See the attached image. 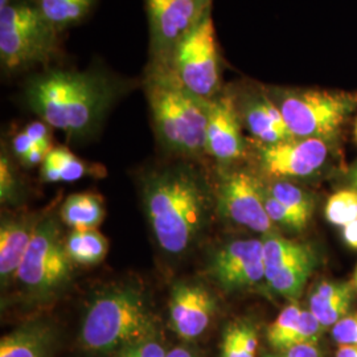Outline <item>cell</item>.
Listing matches in <instances>:
<instances>
[{
    "mask_svg": "<svg viewBox=\"0 0 357 357\" xmlns=\"http://www.w3.org/2000/svg\"><path fill=\"white\" fill-rule=\"evenodd\" d=\"M126 84L101 69H47L26 82L29 110L72 139L91 137Z\"/></svg>",
    "mask_w": 357,
    "mask_h": 357,
    "instance_id": "cell-1",
    "label": "cell"
},
{
    "mask_svg": "<svg viewBox=\"0 0 357 357\" xmlns=\"http://www.w3.org/2000/svg\"><path fill=\"white\" fill-rule=\"evenodd\" d=\"M143 206L155 241L167 255L187 253L208 224L212 196L188 165L165 167L143 180Z\"/></svg>",
    "mask_w": 357,
    "mask_h": 357,
    "instance_id": "cell-2",
    "label": "cell"
},
{
    "mask_svg": "<svg viewBox=\"0 0 357 357\" xmlns=\"http://www.w3.org/2000/svg\"><path fill=\"white\" fill-rule=\"evenodd\" d=\"M156 324V315L141 286L115 284L90 302L79 330V344L94 355L119 354L155 336Z\"/></svg>",
    "mask_w": 357,
    "mask_h": 357,
    "instance_id": "cell-3",
    "label": "cell"
},
{
    "mask_svg": "<svg viewBox=\"0 0 357 357\" xmlns=\"http://www.w3.org/2000/svg\"><path fill=\"white\" fill-rule=\"evenodd\" d=\"M143 86L166 150L185 158L204 155L209 101L185 89L167 64L150 63Z\"/></svg>",
    "mask_w": 357,
    "mask_h": 357,
    "instance_id": "cell-4",
    "label": "cell"
},
{
    "mask_svg": "<svg viewBox=\"0 0 357 357\" xmlns=\"http://www.w3.org/2000/svg\"><path fill=\"white\" fill-rule=\"evenodd\" d=\"M73 277L75 264L66 253L57 218L54 215L43 216L15 283L28 302L47 303L64 293Z\"/></svg>",
    "mask_w": 357,
    "mask_h": 357,
    "instance_id": "cell-5",
    "label": "cell"
},
{
    "mask_svg": "<svg viewBox=\"0 0 357 357\" xmlns=\"http://www.w3.org/2000/svg\"><path fill=\"white\" fill-rule=\"evenodd\" d=\"M60 32L38 13L32 0H13L0 11V63L17 73L47 65L59 54Z\"/></svg>",
    "mask_w": 357,
    "mask_h": 357,
    "instance_id": "cell-6",
    "label": "cell"
},
{
    "mask_svg": "<svg viewBox=\"0 0 357 357\" xmlns=\"http://www.w3.org/2000/svg\"><path fill=\"white\" fill-rule=\"evenodd\" d=\"M270 96L295 138H331L357 107V94L351 93L278 89Z\"/></svg>",
    "mask_w": 357,
    "mask_h": 357,
    "instance_id": "cell-7",
    "label": "cell"
},
{
    "mask_svg": "<svg viewBox=\"0 0 357 357\" xmlns=\"http://www.w3.org/2000/svg\"><path fill=\"white\" fill-rule=\"evenodd\" d=\"M192 94L211 101L221 90V56L211 8L165 63Z\"/></svg>",
    "mask_w": 357,
    "mask_h": 357,
    "instance_id": "cell-8",
    "label": "cell"
},
{
    "mask_svg": "<svg viewBox=\"0 0 357 357\" xmlns=\"http://www.w3.org/2000/svg\"><path fill=\"white\" fill-rule=\"evenodd\" d=\"M151 64H165L178 43L211 8L205 0H144Z\"/></svg>",
    "mask_w": 357,
    "mask_h": 357,
    "instance_id": "cell-9",
    "label": "cell"
},
{
    "mask_svg": "<svg viewBox=\"0 0 357 357\" xmlns=\"http://www.w3.org/2000/svg\"><path fill=\"white\" fill-rule=\"evenodd\" d=\"M220 216L246 229L273 234L274 222L265 208V188L245 171L224 172L216 192Z\"/></svg>",
    "mask_w": 357,
    "mask_h": 357,
    "instance_id": "cell-10",
    "label": "cell"
},
{
    "mask_svg": "<svg viewBox=\"0 0 357 357\" xmlns=\"http://www.w3.org/2000/svg\"><path fill=\"white\" fill-rule=\"evenodd\" d=\"M206 273L225 293H237L266 281L264 241L250 238L225 243L212 255Z\"/></svg>",
    "mask_w": 357,
    "mask_h": 357,
    "instance_id": "cell-11",
    "label": "cell"
},
{
    "mask_svg": "<svg viewBox=\"0 0 357 357\" xmlns=\"http://www.w3.org/2000/svg\"><path fill=\"white\" fill-rule=\"evenodd\" d=\"M257 153L259 166L270 178H305L326 163L328 147L317 138H294L259 144Z\"/></svg>",
    "mask_w": 357,
    "mask_h": 357,
    "instance_id": "cell-12",
    "label": "cell"
},
{
    "mask_svg": "<svg viewBox=\"0 0 357 357\" xmlns=\"http://www.w3.org/2000/svg\"><path fill=\"white\" fill-rule=\"evenodd\" d=\"M241 115L236 97L221 91L208 102V128L205 153L221 163H230L245 153Z\"/></svg>",
    "mask_w": 357,
    "mask_h": 357,
    "instance_id": "cell-13",
    "label": "cell"
},
{
    "mask_svg": "<svg viewBox=\"0 0 357 357\" xmlns=\"http://www.w3.org/2000/svg\"><path fill=\"white\" fill-rule=\"evenodd\" d=\"M169 323L178 337L193 340L209 327L216 311L213 294L200 283L178 282L169 295Z\"/></svg>",
    "mask_w": 357,
    "mask_h": 357,
    "instance_id": "cell-14",
    "label": "cell"
},
{
    "mask_svg": "<svg viewBox=\"0 0 357 357\" xmlns=\"http://www.w3.org/2000/svg\"><path fill=\"white\" fill-rule=\"evenodd\" d=\"M43 216L6 217L0 225V281L1 287L13 284L29 243Z\"/></svg>",
    "mask_w": 357,
    "mask_h": 357,
    "instance_id": "cell-15",
    "label": "cell"
},
{
    "mask_svg": "<svg viewBox=\"0 0 357 357\" xmlns=\"http://www.w3.org/2000/svg\"><path fill=\"white\" fill-rule=\"evenodd\" d=\"M240 115L243 125L261 144H274L295 138L278 105L268 93L248 94L241 103Z\"/></svg>",
    "mask_w": 357,
    "mask_h": 357,
    "instance_id": "cell-16",
    "label": "cell"
},
{
    "mask_svg": "<svg viewBox=\"0 0 357 357\" xmlns=\"http://www.w3.org/2000/svg\"><path fill=\"white\" fill-rule=\"evenodd\" d=\"M321 330L323 326L310 310L291 302L268 326V342L274 349L284 352L295 345L315 344Z\"/></svg>",
    "mask_w": 357,
    "mask_h": 357,
    "instance_id": "cell-17",
    "label": "cell"
},
{
    "mask_svg": "<svg viewBox=\"0 0 357 357\" xmlns=\"http://www.w3.org/2000/svg\"><path fill=\"white\" fill-rule=\"evenodd\" d=\"M56 330L45 320H33L15 328L0 340V357H51Z\"/></svg>",
    "mask_w": 357,
    "mask_h": 357,
    "instance_id": "cell-18",
    "label": "cell"
},
{
    "mask_svg": "<svg viewBox=\"0 0 357 357\" xmlns=\"http://www.w3.org/2000/svg\"><path fill=\"white\" fill-rule=\"evenodd\" d=\"M317 257L306 243H296L293 252L282 264L275 275L268 282L271 290L295 302L315 268Z\"/></svg>",
    "mask_w": 357,
    "mask_h": 357,
    "instance_id": "cell-19",
    "label": "cell"
},
{
    "mask_svg": "<svg viewBox=\"0 0 357 357\" xmlns=\"http://www.w3.org/2000/svg\"><path fill=\"white\" fill-rule=\"evenodd\" d=\"M355 286L349 283L321 282L310 296V311L324 327L343 319L352 305Z\"/></svg>",
    "mask_w": 357,
    "mask_h": 357,
    "instance_id": "cell-20",
    "label": "cell"
},
{
    "mask_svg": "<svg viewBox=\"0 0 357 357\" xmlns=\"http://www.w3.org/2000/svg\"><path fill=\"white\" fill-rule=\"evenodd\" d=\"M60 217L72 229H97L105 217L102 196L91 192L70 195L60 209Z\"/></svg>",
    "mask_w": 357,
    "mask_h": 357,
    "instance_id": "cell-21",
    "label": "cell"
},
{
    "mask_svg": "<svg viewBox=\"0 0 357 357\" xmlns=\"http://www.w3.org/2000/svg\"><path fill=\"white\" fill-rule=\"evenodd\" d=\"M65 249L75 265L94 266L105 259L109 241L97 229H72L65 238Z\"/></svg>",
    "mask_w": 357,
    "mask_h": 357,
    "instance_id": "cell-22",
    "label": "cell"
},
{
    "mask_svg": "<svg viewBox=\"0 0 357 357\" xmlns=\"http://www.w3.org/2000/svg\"><path fill=\"white\" fill-rule=\"evenodd\" d=\"M41 16L60 33L81 23L96 0H32Z\"/></svg>",
    "mask_w": 357,
    "mask_h": 357,
    "instance_id": "cell-23",
    "label": "cell"
},
{
    "mask_svg": "<svg viewBox=\"0 0 357 357\" xmlns=\"http://www.w3.org/2000/svg\"><path fill=\"white\" fill-rule=\"evenodd\" d=\"M258 337L255 326L248 320L228 324L222 336V357H255Z\"/></svg>",
    "mask_w": 357,
    "mask_h": 357,
    "instance_id": "cell-24",
    "label": "cell"
},
{
    "mask_svg": "<svg viewBox=\"0 0 357 357\" xmlns=\"http://www.w3.org/2000/svg\"><path fill=\"white\" fill-rule=\"evenodd\" d=\"M44 162L54 167L59 171L61 181L65 183H73L79 178L89 176L96 171L86 162L77 158L75 153H70L63 146L53 147L44 159Z\"/></svg>",
    "mask_w": 357,
    "mask_h": 357,
    "instance_id": "cell-25",
    "label": "cell"
},
{
    "mask_svg": "<svg viewBox=\"0 0 357 357\" xmlns=\"http://www.w3.org/2000/svg\"><path fill=\"white\" fill-rule=\"evenodd\" d=\"M265 190L281 204L291 209L298 216L302 217L306 222L310 221L314 212V204L311 197L303 190L287 181H277Z\"/></svg>",
    "mask_w": 357,
    "mask_h": 357,
    "instance_id": "cell-26",
    "label": "cell"
},
{
    "mask_svg": "<svg viewBox=\"0 0 357 357\" xmlns=\"http://www.w3.org/2000/svg\"><path fill=\"white\" fill-rule=\"evenodd\" d=\"M327 220L337 227H347L357 220V191L345 190L332 195L326 205Z\"/></svg>",
    "mask_w": 357,
    "mask_h": 357,
    "instance_id": "cell-27",
    "label": "cell"
},
{
    "mask_svg": "<svg viewBox=\"0 0 357 357\" xmlns=\"http://www.w3.org/2000/svg\"><path fill=\"white\" fill-rule=\"evenodd\" d=\"M265 208L268 212L270 220L274 224H278L283 228L291 230H302L306 228L307 224L303 218L294 213L291 209L281 204L278 200H275L268 191L265 190Z\"/></svg>",
    "mask_w": 357,
    "mask_h": 357,
    "instance_id": "cell-28",
    "label": "cell"
},
{
    "mask_svg": "<svg viewBox=\"0 0 357 357\" xmlns=\"http://www.w3.org/2000/svg\"><path fill=\"white\" fill-rule=\"evenodd\" d=\"M19 183L15 175L10 156L1 153L0 156V202L1 204L15 205L19 202Z\"/></svg>",
    "mask_w": 357,
    "mask_h": 357,
    "instance_id": "cell-29",
    "label": "cell"
},
{
    "mask_svg": "<svg viewBox=\"0 0 357 357\" xmlns=\"http://www.w3.org/2000/svg\"><path fill=\"white\" fill-rule=\"evenodd\" d=\"M167 351L156 335L121 351L116 357H166Z\"/></svg>",
    "mask_w": 357,
    "mask_h": 357,
    "instance_id": "cell-30",
    "label": "cell"
},
{
    "mask_svg": "<svg viewBox=\"0 0 357 357\" xmlns=\"http://www.w3.org/2000/svg\"><path fill=\"white\" fill-rule=\"evenodd\" d=\"M332 336L340 345L357 347V314L339 320L332 328Z\"/></svg>",
    "mask_w": 357,
    "mask_h": 357,
    "instance_id": "cell-31",
    "label": "cell"
},
{
    "mask_svg": "<svg viewBox=\"0 0 357 357\" xmlns=\"http://www.w3.org/2000/svg\"><path fill=\"white\" fill-rule=\"evenodd\" d=\"M38 144H52V143H38V142L33 141L26 131L24 128L17 132L13 139V150L15 156L22 160L26 153H29L33 147H36Z\"/></svg>",
    "mask_w": 357,
    "mask_h": 357,
    "instance_id": "cell-32",
    "label": "cell"
},
{
    "mask_svg": "<svg viewBox=\"0 0 357 357\" xmlns=\"http://www.w3.org/2000/svg\"><path fill=\"white\" fill-rule=\"evenodd\" d=\"M274 357H320L319 349L315 344H301L291 347L282 352L281 355H273Z\"/></svg>",
    "mask_w": 357,
    "mask_h": 357,
    "instance_id": "cell-33",
    "label": "cell"
},
{
    "mask_svg": "<svg viewBox=\"0 0 357 357\" xmlns=\"http://www.w3.org/2000/svg\"><path fill=\"white\" fill-rule=\"evenodd\" d=\"M343 237L351 248L357 249V220L343 228Z\"/></svg>",
    "mask_w": 357,
    "mask_h": 357,
    "instance_id": "cell-34",
    "label": "cell"
},
{
    "mask_svg": "<svg viewBox=\"0 0 357 357\" xmlns=\"http://www.w3.org/2000/svg\"><path fill=\"white\" fill-rule=\"evenodd\" d=\"M166 357H197L188 347H175L167 352Z\"/></svg>",
    "mask_w": 357,
    "mask_h": 357,
    "instance_id": "cell-35",
    "label": "cell"
},
{
    "mask_svg": "<svg viewBox=\"0 0 357 357\" xmlns=\"http://www.w3.org/2000/svg\"><path fill=\"white\" fill-rule=\"evenodd\" d=\"M336 357H357V347L355 345H340Z\"/></svg>",
    "mask_w": 357,
    "mask_h": 357,
    "instance_id": "cell-36",
    "label": "cell"
},
{
    "mask_svg": "<svg viewBox=\"0 0 357 357\" xmlns=\"http://www.w3.org/2000/svg\"><path fill=\"white\" fill-rule=\"evenodd\" d=\"M11 1H13V0H0V11H1V10H4V8H6Z\"/></svg>",
    "mask_w": 357,
    "mask_h": 357,
    "instance_id": "cell-37",
    "label": "cell"
},
{
    "mask_svg": "<svg viewBox=\"0 0 357 357\" xmlns=\"http://www.w3.org/2000/svg\"><path fill=\"white\" fill-rule=\"evenodd\" d=\"M352 181H354V188H355V191H357V168L356 171L354 172V178H352Z\"/></svg>",
    "mask_w": 357,
    "mask_h": 357,
    "instance_id": "cell-38",
    "label": "cell"
},
{
    "mask_svg": "<svg viewBox=\"0 0 357 357\" xmlns=\"http://www.w3.org/2000/svg\"><path fill=\"white\" fill-rule=\"evenodd\" d=\"M354 284H355V287H357V266L356 271H355V277H354Z\"/></svg>",
    "mask_w": 357,
    "mask_h": 357,
    "instance_id": "cell-39",
    "label": "cell"
},
{
    "mask_svg": "<svg viewBox=\"0 0 357 357\" xmlns=\"http://www.w3.org/2000/svg\"><path fill=\"white\" fill-rule=\"evenodd\" d=\"M355 135H356V141H357V121H356V126H355Z\"/></svg>",
    "mask_w": 357,
    "mask_h": 357,
    "instance_id": "cell-40",
    "label": "cell"
},
{
    "mask_svg": "<svg viewBox=\"0 0 357 357\" xmlns=\"http://www.w3.org/2000/svg\"><path fill=\"white\" fill-rule=\"evenodd\" d=\"M265 357H274V356H273V355H268V356H265Z\"/></svg>",
    "mask_w": 357,
    "mask_h": 357,
    "instance_id": "cell-41",
    "label": "cell"
},
{
    "mask_svg": "<svg viewBox=\"0 0 357 357\" xmlns=\"http://www.w3.org/2000/svg\"><path fill=\"white\" fill-rule=\"evenodd\" d=\"M205 1H208V3H211V0H205Z\"/></svg>",
    "mask_w": 357,
    "mask_h": 357,
    "instance_id": "cell-42",
    "label": "cell"
}]
</instances>
